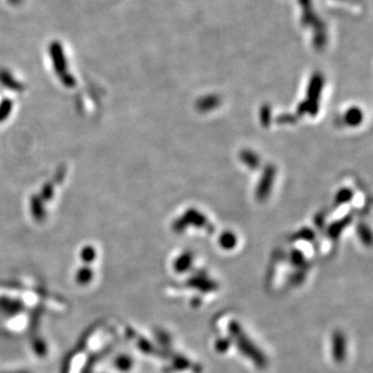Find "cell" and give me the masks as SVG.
Returning <instances> with one entry per match:
<instances>
[{"instance_id":"cell-5","label":"cell","mask_w":373,"mask_h":373,"mask_svg":"<svg viewBox=\"0 0 373 373\" xmlns=\"http://www.w3.org/2000/svg\"><path fill=\"white\" fill-rule=\"evenodd\" d=\"M174 366H175L177 369H179V370H184V369H186V368H189V367H190V365H189V361L186 360V359H184V358H182V357L177 358V359L175 360V362H174Z\"/></svg>"},{"instance_id":"cell-1","label":"cell","mask_w":373,"mask_h":373,"mask_svg":"<svg viewBox=\"0 0 373 373\" xmlns=\"http://www.w3.org/2000/svg\"><path fill=\"white\" fill-rule=\"evenodd\" d=\"M228 329L231 338H234L240 352L247 358H249L252 362H254L257 367L259 368L266 367L267 359L265 358L264 354L261 353L258 349V347H256L255 344L250 340V338L247 337V335L243 331L240 323L236 320H232L230 321Z\"/></svg>"},{"instance_id":"cell-3","label":"cell","mask_w":373,"mask_h":373,"mask_svg":"<svg viewBox=\"0 0 373 373\" xmlns=\"http://www.w3.org/2000/svg\"><path fill=\"white\" fill-rule=\"evenodd\" d=\"M133 363H132V360H131V358H129L128 356H122L121 358H119L118 359V361H116V366L121 369V370H123V371H128V370H130L131 368H132V365Z\"/></svg>"},{"instance_id":"cell-4","label":"cell","mask_w":373,"mask_h":373,"mask_svg":"<svg viewBox=\"0 0 373 373\" xmlns=\"http://www.w3.org/2000/svg\"><path fill=\"white\" fill-rule=\"evenodd\" d=\"M231 341L226 338H220L215 343V349L219 353H225L228 351Z\"/></svg>"},{"instance_id":"cell-2","label":"cell","mask_w":373,"mask_h":373,"mask_svg":"<svg viewBox=\"0 0 373 373\" xmlns=\"http://www.w3.org/2000/svg\"><path fill=\"white\" fill-rule=\"evenodd\" d=\"M333 358L336 362L342 363L346 358V337L342 331H336L332 339Z\"/></svg>"}]
</instances>
